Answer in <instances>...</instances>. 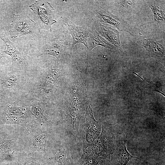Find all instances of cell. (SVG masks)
Returning a JSON list of instances; mask_svg holds the SVG:
<instances>
[{"label": "cell", "mask_w": 165, "mask_h": 165, "mask_svg": "<svg viewBox=\"0 0 165 165\" xmlns=\"http://www.w3.org/2000/svg\"><path fill=\"white\" fill-rule=\"evenodd\" d=\"M129 130V128L124 132L116 133L111 165H126L132 158L138 159L131 155L127 149L126 142Z\"/></svg>", "instance_id": "obj_6"}, {"label": "cell", "mask_w": 165, "mask_h": 165, "mask_svg": "<svg viewBox=\"0 0 165 165\" xmlns=\"http://www.w3.org/2000/svg\"><path fill=\"white\" fill-rule=\"evenodd\" d=\"M14 165H51L45 159L34 157L24 152L19 154L14 161Z\"/></svg>", "instance_id": "obj_16"}, {"label": "cell", "mask_w": 165, "mask_h": 165, "mask_svg": "<svg viewBox=\"0 0 165 165\" xmlns=\"http://www.w3.org/2000/svg\"><path fill=\"white\" fill-rule=\"evenodd\" d=\"M95 25L96 30L99 34L107 40L121 52H123L119 39V33L117 30L99 22H97Z\"/></svg>", "instance_id": "obj_10"}, {"label": "cell", "mask_w": 165, "mask_h": 165, "mask_svg": "<svg viewBox=\"0 0 165 165\" xmlns=\"http://www.w3.org/2000/svg\"><path fill=\"white\" fill-rule=\"evenodd\" d=\"M0 124L19 126L27 132L35 126L29 106L1 101Z\"/></svg>", "instance_id": "obj_2"}, {"label": "cell", "mask_w": 165, "mask_h": 165, "mask_svg": "<svg viewBox=\"0 0 165 165\" xmlns=\"http://www.w3.org/2000/svg\"><path fill=\"white\" fill-rule=\"evenodd\" d=\"M13 126L0 124V138L8 134L11 130Z\"/></svg>", "instance_id": "obj_18"}, {"label": "cell", "mask_w": 165, "mask_h": 165, "mask_svg": "<svg viewBox=\"0 0 165 165\" xmlns=\"http://www.w3.org/2000/svg\"><path fill=\"white\" fill-rule=\"evenodd\" d=\"M72 42L63 35L56 36L49 39L38 51L37 57L51 55L60 62L72 55Z\"/></svg>", "instance_id": "obj_4"}, {"label": "cell", "mask_w": 165, "mask_h": 165, "mask_svg": "<svg viewBox=\"0 0 165 165\" xmlns=\"http://www.w3.org/2000/svg\"><path fill=\"white\" fill-rule=\"evenodd\" d=\"M102 129L95 142V150L98 155L109 156L114 152L116 134L111 127H102Z\"/></svg>", "instance_id": "obj_8"}, {"label": "cell", "mask_w": 165, "mask_h": 165, "mask_svg": "<svg viewBox=\"0 0 165 165\" xmlns=\"http://www.w3.org/2000/svg\"><path fill=\"white\" fill-rule=\"evenodd\" d=\"M14 161H3L0 162V165H14Z\"/></svg>", "instance_id": "obj_19"}, {"label": "cell", "mask_w": 165, "mask_h": 165, "mask_svg": "<svg viewBox=\"0 0 165 165\" xmlns=\"http://www.w3.org/2000/svg\"><path fill=\"white\" fill-rule=\"evenodd\" d=\"M54 129L36 126L30 129L24 137V152L34 157L45 159L55 137Z\"/></svg>", "instance_id": "obj_1"}, {"label": "cell", "mask_w": 165, "mask_h": 165, "mask_svg": "<svg viewBox=\"0 0 165 165\" xmlns=\"http://www.w3.org/2000/svg\"><path fill=\"white\" fill-rule=\"evenodd\" d=\"M101 46L105 48L113 49L115 46L109 43L101 36L96 30L92 29L88 31V34L86 46L87 48V66L88 64V57L89 53L94 48L98 46Z\"/></svg>", "instance_id": "obj_13"}, {"label": "cell", "mask_w": 165, "mask_h": 165, "mask_svg": "<svg viewBox=\"0 0 165 165\" xmlns=\"http://www.w3.org/2000/svg\"><path fill=\"white\" fill-rule=\"evenodd\" d=\"M26 133L23 128L16 127L0 138V162L14 160L18 155L24 152L23 138Z\"/></svg>", "instance_id": "obj_3"}, {"label": "cell", "mask_w": 165, "mask_h": 165, "mask_svg": "<svg viewBox=\"0 0 165 165\" xmlns=\"http://www.w3.org/2000/svg\"><path fill=\"white\" fill-rule=\"evenodd\" d=\"M29 6L39 19L45 28L51 32L52 26L57 22L52 15V11L55 9L50 3L44 1H35Z\"/></svg>", "instance_id": "obj_7"}, {"label": "cell", "mask_w": 165, "mask_h": 165, "mask_svg": "<svg viewBox=\"0 0 165 165\" xmlns=\"http://www.w3.org/2000/svg\"><path fill=\"white\" fill-rule=\"evenodd\" d=\"M147 3L153 14V20L151 22L143 24V26L147 24L157 22L159 24H165V3L159 0L147 1Z\"/></svg>", "instance_id": "obj_15"}, {"label": "cell", "mask_w": 165, "mask_h": 165, "mask_svg": "<svg viewBox=\"0 0 165 165\" xmlns=\"http://www.w3.org/2000/svg\"><path fill=\"white\" fill-rule=\"evenodd\" d=\"M141 1L119 0L114 1L117 8L122 12H129L134 10L139 5Z\"/></svg>", "instance_id": "obj_17"}, {"label": "cell", "mask_w": 165, "mask_h": 165, "mask_svg": "<svg viewBox=\"0 0 165 165\" xmlns=\"http://www.w3.org/2000/svg\"><path fill=\"white\" fill-rule=\"evenodd\" d=\"M2 31L0 32V39L4 43L6 46V50L3 52L10 56L13 61H17L20 64H22L23 61L21 57V53L17 50L15 44L9 39L4 27Z\"/></svg>", "instance_id": "obj_14"}, {"label": "cell", "mask_w": 165, "mask_h": 165, "mask_svg": "<svg viewBox=\"0 0 165 165\" xmlns=\"http://www.w3.org/2000/svg\"><path fill=\"white\" fill-rule=\"evenodd\" d=\"M138 42L151 55L157 57H164L165 47L159 42L153 38L141 37Z\"/></svg>", "instance_id": "obj_12"}, {"label": "cell", "mask_w": 165, "mask_h": 165, "mask_svg": "<svg viewBox=\"0 0 165 165\" xmlns=\"http://www.w3.org/2000/svg\"><path fill=\"white\" fill-rule=\"evenodd\" d=\"M5 57V56L3 52V51L0 50V60L2 58L4 57Z\"/></svg>", "instance_id": "obj_20"}, {"label": "cell", "mask_w": 165, "mask_h": 165, "mask_svg": "<svg viewBox=\"0 0 165 165\" xmlns=\"http://www.w3.org/2000/svg\"><path fill=\"white\" fill-rule=\"evenodd\" d=\"M69 33L72 37V46L78 43H82L86 46L88 31L82 27L77 26L69 20H64Z\"/></svg>", "instance_id": "obj_11"}, {"label": "cell", "mask_w": 165, "mask_h": 165, "mask_svg": "<svg viewBox=\"0 0 165 165\" xmlns=\"http://www.w3.org/2000/svg\"><path fill=\"white\" fill-rule=\"evenodd\" d=\"M95 13L100 22L109 24L120 31H126L133 35L129 24L120 16L103 9L96 10Z\"/></svg>", "instance_id": "obj_9"}, {"label": "cell", "mask_w": 165, "mask_h": 165, "mask_svg": "<svg viewBox=\"0 0 165 165\" xmlns=\"http://www.w3.org/2000/svg\"><path fill=\"white\" fill-rule=\"evenodd\" d=\"M10 37L22 36L35 37L40 32V28L28 16L13 14L9 26Z\"/></svg>", "instance_id": "obj_5"}]
</instances>
